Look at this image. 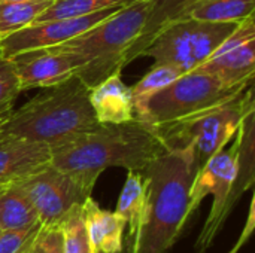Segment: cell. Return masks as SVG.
I'll return each mask as SVG.
<instances>
[{
  "label": "cell",
  "instance_id": "obj_1",
  "mask_svg": "<svg viewBox=\"0 0 255 253\" xmlns=\"http://www.w3.org/2000/svg\"><path fill=\"white\" fill-rule=\"evenodd\" d=\"M164 151L152 125L134 118L99 124L90 133L52 151L51 164L93 192L100 174L112 167L142 171Z\"/></svg>",
  "mask_w": 255,
  "mask_h": 253
},
{
  "label": "cell",
  "instance_id": "obj_2",
  "mask_svg": "<svg viewBox=\"0 0 255 253\" xmlns=\"http://www.w3.org/2000/svg\"><path fill=\"white\" fill-rule=\"evenodd\" d=\"M146 201L128 253H167L188 222V197L196 176L193 151H163L142 170Z\"/></svg>",
  "mask_w": 255,
  "mask_h": 253
},
{
  "label": "cell",
  "instance_id": "obj_3",
  "mask_svg": "<svg viewBox=\"0 0 255 253\" xmlns=\"http://www.w3.org/2000/svg\"><path fill=\"white\" fill-rule=\"evenodd\" d=\"M43 89L4 118L0 134L43 143L52 152L99 125L90 89L76 76Z\"/></svg>",
  "mask_w": 255,
  "mask_h": 253
},
{
  "label": "cell",
  "instance_id": "obj_4",
  "mask_svg": "<svg viewBox=\"0 0 255 253\" xmlns=\"http://www.w3.org/2000/svg\"><path fill=\"white\" fill-rule=\"evenodd\" d=\"M149 12V0H134L79 36L57 45L76 54L81 64L75 76L88 89L121 73L127 52L143 31Z\"/></svg>",
  "mask_w": 255,
  "mask_h": 253
},
{
  "label": "cell",
  "instance_id": "obj_5",
  "mask_svg": "<svg viewBox=\"0 0 255 253\" xmlns=\"http://www.w3.org/2000/svg\"><path fill=\"white\" fill-rule=\"evenodd\" d=\"M255 109L254 85L224 103L188 118L154 127L166 151H193L196 173L236 136L244 116Z\"/></svg>",
  "mask_w": 255,
  "mask_h": 253
},
{
  "label": "cell",
  "instance_id": "obj_6",
  "mask_svg": "<svg viewBox=\"0 0 255 253\" xmlns=\"http://www.w3.org/2000/svg\"><path fill=\"white\" fill-rule=\"evenodd\" d=\"M248 86H229L209 73L191 70L155 92L136 118L152 127L170 124L235 98Z\"/></svg>",
  "mask_w": 255,
  "mask_h": 253
},
{
  "label": "cell",
  "instance_id": "obj_7",
  "mask_svg": "<svg viewBox=\"0 0 255 253\" xmlns=\"http://www.w3.org/2000/svg\"><path fill=\"white\" fill-rule=\"evenodd\" d=\"M238 22H209L178 18L167 22L140 52L157 64H172L188 73L205 63Z\"/></svg>",
  "mask_w": 255,
  "mask_h": 253
},
{
  "label": "cell",
  "instance_id": "obj_8",
  "mask_svg": "<svg viewBox=\"0 0 255 253\" xmlns=\"http://www.w3.org/2000/svg\"><path fill=\"white\" fill-rule=\"evenodd\" d=\"M236 169V146L233 143L230 149H223L215 154L194 176L188 197V216L191 218V215L200 207L202 201L208 195L214 197L211 213L196 242V253L208 252V249L212 246L217 236L223 230L220 218L235 182Z\"/></svg>",
  "mask_w": 255,
  "mask_h": 253
},
{
  "label": "cell",
  "instance_id": "obj_9",
  "mask_svg": "<svg viewBox=\"0 0 255 253\" xmlns=\"http://www.w3.org/2000/svg\"><path fill=\"white\" fill-rule=\"evenodd\" d=\"M31 200L40 224H58L75 206L84 204L91 194L72 176L52 164L42 167L19 182Z\"/></svg>",
  "mask_w": 255,
  "mask_h": 253
},
{
  "label": "cell",
  "instance_id": "obj_10",
  "mask_svg": "<svg viewBox=\"0 0 255 253\" xmlns=\"http://www.w3.org/2000/svg\"><path fill=\"white\" fill-rule=\"evenodd\" d=\"M229 86H248L255 73L254 13L239 21L235 30L197 69Z\"/></svg>",
  "mask_w": 255,
  "mask_h": 253
},
{
  "label": "cell",
  "instance_id": "obj_11",
  "mask_svg": "<svg viewBox=\"0 0 255 253\" xmlns=\"http://www.w3.org/2000/svg\"><path fill=\"white\" fill-rule=\"evenodd\" d=\"M121 7L105 9V10L94 12V13L84 15V16L60 18V19H49V21L30 24L0 39L1 57L9 58L13 54L22 52V51L61 45L79 36L81 33L87 31L88 28L94 27L96 24L102 22L103 19L115 13Z\"/></svg>",
  "mask_w": 255,
  "mask_h": 253
},
{
  "label": "cell",
  "instance_id": "obj_12",
  "mask_svg": "<svg viewBox=\"0 0 255 253\" xmlns=\"http://www.w3.org/2000/svg\"><path fill=\"white\" fill-rule=\"evenodd\" d=\"M9 60L18 76L21 91L55 86L75 76L81 64L76 54L60 46L22 51Z\"/></svg>",
  "mask_w": 255,
  "mask_h": 253
},
{
  "label": "cell",
  "instance_id": "obj_13",
  "mask_svg": "<svg viewBox=\"0 0 255 253\" xmlns=\"http://www.w3.org/2000/svg\"><path fill=\"white\" fill-rule=\"evenodd\" d=\"M51 155L43 143L0 134V186L21 182L51 164Z\"/></svg>",
  "mask_w": 255,
  "mask_h": 253
},
{
  "label": "cell",
  "instance_id": "obj_14",
  "mask_svg": "<svg viewBox=\"0 0 255 253\" xmlns=\"http://www.w3.org/2000/svg\"><path fill=\"white\" fill-rule=\"evenodd\" d=\"M236 146V177L221 212V227L241 201L242 195L254 186L255 182V109H251L242 119L236 136L233 139Z\"/></svg>",
  "mask_w": 255,
  "mask_h": 253
},
{
  "label": "cell",
  "instance_id": "obj_15",
  "mask_svg": "<svg viewBox=\"0 0 255 253\" xmlns=\"http://www.w3.org/2000/svg\"><path fill=\"white\" fill-rule=\"evenodd\" d=\"M90 103L99 124H124L134 119L131 88L123 82L121 73L90 88Z\"/></svg>",
  "mask_w": 255,
  "mask_h": 253
},
{
  "label": "cell",
  "instance_id": "obj_16",
  "mask_svg": "<svg viewBox=\"0 0 255 253\" xmlns=\"http://www.w3.org/2000/svg\"><path fill=\"white\" fill-rule=\"evenodd\" d=\"M84 216L93 253H123L126 224L115 212L102 209L88 197L84 203Z\"/></svg>",
  "mask_w": 255,
  "mask_h": 253
},
{
  "label": "cell",
  "instance_id": "obj_17",
  "mask_svg": "<svg viewBox=\"0 0 255 253\" xmlns=\"http://www.w3.org/2000/svg\"><path fill=\"white\" fill-rule=\"evenodd\" d=\"M40 218L19 182L0 186V231L30 230Z\"/></svg>",
  "mask_w": 255,
  "mask_h": 253
},
{
  "label": "cell",
  "instance_id": "obj_18",
  "mask_svg": "<svg viewBox=\"0 0 255 253\" xmlns=\"http://www.w3.org/2000/svg\"><path fill=\"white\" fill-rule=\"evenodd\" d=\"M255 0H190L178 18H193L209 22H239L253 15Z\"/></svg>",
  "mask_w": 255,
  "mask_h": 253
},
{
  "label": "cell",
  "instance_id": "obj_19",
  "mask_svg": "<svg viewBox=\"0 0 255 253\" xmlns=\"http://www.w3.org/2000/svg\"><path fill=\"white\" fill-rule=\"evenodd\" d=\"M145 201H146V183L142 171L127 170V177L121 189L115 213L123 219L126 228L128 230L127 234L128 245L131 243L137 231L143 213Z\"/></svg>",
  "mask_w": 255,
  "mask_h": 253
},
{
  "label": "cell",
  "instance_id": "obj_20",
  "mask_svg": "<svg viewBox=\"0 0 255 253\" xmlns=\"http://www.w3.org/2000/svg\"><path fill=\"white\" fill-rule=\"evenodd\" d=\"M149 1H151V12L148 21L137 40L128 49L126 57V66L140 57V52L155 37V34L167 22L173 21L178 16V13L187 6L190 0H149Z\"/></svg>",
  "mask_w": 255,
  "mask_h": 253
},
{
  "label": "cell",
  "instance_id": "obj_21",
  "mask_svg": "<svg viewBox=\"0 0 255 253\" xmlns=\"http://www.w3.org/2000/svg\"><path fill=\"white\" fill-rule=\"evenodd\" d=\"M181 75H184L178 67L172 64H157L148 70V73L131 88L133 95V106H134V118L140 115L143 110L146 101L160 89L170 85L173 81H176Z\"/></svg>",
  "mask_w": 255,
  "mask_h": 253
},
{
  "label": "cell",
  "instance_id": "obj_22",
  "mask_svg": "<svg viewBox=\"0 0 255 253\" xmlns=\"http://www.w3.org/2000/svg\"><path fill=\"white\" fill-rule=\"evenodd\" d=\"M131 1L134 0H52V3L31 24L60 18L84 16L105 9L121 7Z\"/></svg>",
  "mask_w": 255,
  "mask_h": 253
},
{
  "label": "cell",
  "instance_id": "obj_23",
  "mask_svg": "<svg viewBox=\"0 0 255 253\" xmlns=\"http://www.w3.org/2000/svg\"><path fill=\"white\" fill-rule=\"evenodd\" d=\"M52 0L0 1V39L30 25Z\"/></svg>",
  "mask_w": 255,
  "mask_h": 253
},
{
  "label": "cell",
  "instance_id": "obj_24",
  "mask_svg": "<svg viewBox=\"0 0 255 253\" xmlns=\"http://www.w3.org/2000/svg\"><path fill=\"white\" fill-rule=\"evenodd\" d=\"M64 253H93L84 216V204L72 207L60 221Z\"/></svg>",
  "mask_w": 255,
  "mask_h": 253
},
{
  "label": "cell",
  "instance_id": "obj_25",
  "mask_svg": "<svg viewBox=\"0 0 255 253\" xmlns=\"http://www.w3.org/2000/svg\"><path fill=\"white\" fill-rule=\"evenodd\" d=\"M19 92L22 91L10 60L0 57V115L7 116L12 112L13 101Z\"/></svg>",
  "mask_w": 255,
  "mask_h": 253
},
{
  "label": "cell",
  "instance_id": "obj_26",
  "mask_svg": "<svg viewBox=\"0 0 255 253\" xmlns=\"http://www.w3.org/2000/svg\"><path fill=\"white\" fill-rule=\"evenodd\" d=\"M24 253H64L61 225L40 224V228Z\"/></svg>",
  "mask_w": 255,
  "mask_h": 253
},
{
  "label": "cell",
  "instance_id": "obj_27",
  "mask_svg": "<svg viewBox=\"0 0 255 253\" xmlns=\"http://www.w3.org/2000/svg\"><path fill=\"white\" fill-rule=\"evenodd\" d=\"M40 225L30 230L0 231V253H24L36 237Z\"/></svg>",
  "mask_w": 255,
  "mask_h": 253
},
{
  "label": "cell",
  "instance_id": "obj_28",
  "mask_svg": "<svg viewBox=\"0 0 255 253\" xmlns=\"http://www.w3.org/2000/svg\"><path fill=\"white\" fill-rule=\"evenodd\" d=\"M244 245H245V242H242V240L239 239V240H238V243L235 245L233 251H230V252H229V253H238V252H239V251H241V248H242Z\"/></svg>",
  "mask_w": 255,
  "mask_h": 253
},
{
  "label": "cell",
  "instance_id": "obj_29",
  "mask_svg": "<svg viewBox=\"0 0 255 253\" xmlns=\"http://www.w3.org/2000/svg\"><path fill=\"white\" fill-rule=\"evenodd\" d=\"M0 1H34V0H0Z\"/></svg>",
  "mask_w": 255,
  "mask_h": 253
},
{
  "label": "cell",
  "instance_id": "obj_30",
  "mask_svg": "<svg viewBox=\"0 0 255 253\" xmlns=\"http://www.w3.org/2000/svg\"><path fill=\"white\" fill-rule=\"evenodd\" d=\"M4 118H6L4 115H0V127H1V124H3V121H4Z\"/></svg>",
  "mask_w": 255,
  "mask_h": 253
},
{
  "label": "cell",
  "instance_id": "obj_31",
  "mask_svg": "<svg viewBox=\"0 0 255 253\" xmlns=\"http://www.w3.org/2000/svg\"><path fill=\"white\" fill-rule=\"evenodd\" d=\"M0 57H1V52H0Z\"/></svg>",
  "mask_w": 255,
  "mask_h": 253
}]
</instances>
